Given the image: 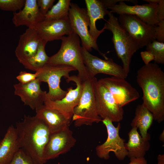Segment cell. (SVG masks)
Listing matches in <instances>:
<instances>
[{
	"label": "cell",
	"mask_w": 164,
	"mask_h": 164,
	"mask_svg": "<svg viewBox=\"0 0 164 164\" xmlns=\"http://www.w3.org/2000/svg\"><path fill=\"white\" fill-rule=\"evenodd\" d=\"M136 81L143 93L142 104L152 114L154 120H164V73L157 64H145L138 70Z\"/></svg>",
	"instance_id": "obj_1"
},
{
	"label": "cell",
	"mask_w": 164,
	"mask_h": 164,
	"mask_svg": "<svg viewBox=\"0 0 164 164\" xmlns=\"http://www.w3.org/2000/svg\"><path fill=\"white\" fill-rule=\"evenodd\" d=\"M15 128L19 149L35 164H44V150L50 135L46 123L36 115H25L22 121L16 123Z\"/></svg>",
	"instance_id": "obj_2"
},
{
	"label": "cell",
	"mask_w": 164,
	"mask_h": 164,
	"mask_svg": "<svg viewBox=\"0 0 164 164\" xmlns=\"http://www.w3.org/2000/svg\"><path fill=\"white\" fill-rule=\"evenodd\" d=\"M59 51L49 57L46 64L71 66L78 72V77L83 82L90 78L83 60L79 37L73 32L63 36Z\"/></svg>",
	"instance_id": "obj_3"
},
{
	"label": "cell",
	"mask_w": 164,
	"mask_h": 164,
	"mask_svg": "<svg viewBox=\"0 0 164 164\" xmlns=\"http://www.w3.org/2000/svg\"><path fill=\"white\" fill-rule=\"evenodd\" d=\"M108 15V19L104 26L106 29L112 32V40L115 50L122 63L123 69L128 74L132 56L139 48L121 26L118 18L110 11Z\"/></svg>",
	"instance_id": "obj_4"
},
{
	"label": "cell",
	"mask_w": 164,
	"mask_h": 164,
	"mask_svg": "<svg viewBox=\"0 0 164 164\" xmlns=\"http://www.w3.org/2000/svg\"><path fill=\"white\" fill-rule=\"evenodd\" d=\"M95 77L83 82V90L77 105L73 111L72 119L75 126L91 125L98 123L102 119L97 114L94 92Z\"/></svg>",
	"instance_id": "obj_5"
},
{
	"label": "cell",
	"mask_w": 164,
	"mask_h": 164,
	"mask_svg": "<svg viewBox=\"0 0 164 164\" xmlns=\"http://www.w3.org/2000/svg\"><path fill=\"white\" fill-rule=\"evenodd\" d=\"M76 69L71 66L62 65L46 64L36 73L37 78L41 82L46 83L49 87V91L46 95L50 100L54 101L62 99L66 95L67 91L60 87L61 78L66 79L70 77V73Z\"/></svg>",
	"instance_id": "obj_6"
},
{
	"label": "cell",
	"mask_w": 164,
	"mask_h": 164,
	"mask_svg": "<svg viewBox=\"0 0 164 164\" xmlns=\"http://www.w3.org/2000/svg\"><path fill=\"white\" fill-rule=\"evenodd\" d=\"M118 20L121 26L139 49L156 40L155 26L148 24L137 16L132 15H119Z\"/></svg>",
	"instance_id": "obj_7"
},
{
	"label": "cell",
	"mask_w": 164,
	"mask_h": 164,
	"mask_svg": "<svg viewBox=\"0 0 164 164\" xmlns=\"http://www.w3.org/2000/svg\"><path fill=\"white\" fill-rule=\"evenodd\" d=\"M68 16L73 32L80 38L82 47L90 52L94 49L104 59L109 58L99 49L97 42L90 35L88 27L89 19L86 9L80 7L77 4L71 3Z\"/></svg>",
	"instance_id": "obj_8"
},
{
	"label": "cell",
	"mask_w": 164,
	"mask_h": 164,
	"mask_svg": "<svg viewBox=\"0 0 164 164\" xmlns=\"http://www.w3.org/2000/svg\"><path fill=\"white\" fill-rule=\"evenodd\" d=\"M94 92L97 112L102 120L119 122L123 118L124 111L116 101L108 90L96 78Z\"/></svg>",
	"instance_id": "obj_9"
},
{
	"label": "cell",
	"mask_w": 164,
	"mask_h": 164,
	"mask_svg": "<svg viewBox=\"0 0 164 164\" xmlns=\"http://www.w3.org/2000/svg\"><path fill=\"white\" fill-rule=\"evenodd\" d=\"M68 83L74 82L76 85L75 88L70 87L67 89L65 96L60 100L53 101L49 99L45 93L44 104L46 108L57 110L63 115L67 118L71 120L73 115L75 107L80 101L83 90V82L78 76L73 75L66 79Z\"/></svg>",
	"instance_id": "obj_10"
},
{
	"label": "cell",
	"mask_w": 164,
	"mask_h": 164,
	"mask_svg": "<svg viewBox=\"0 0 164 164\" xmlns=\"http://www.w3.org/2000/svg\"><path fill=\"white\" fill-rule=\"evenodd\" d=\"M101 121L106 128L108 137L103 143L96 147L97 155L100 158L108 160L110 158V153L113 152L118 160H123L127 156V151L125 146V140L119 135L120 123H118L116 127L108 119H102Z\"/></svg>",
	"instance_id": "obj_11"
},
{
	"label": "cell",
	"mask_w": 164,
	"mask_h": 164,
	"mask_svg": "<svg viewBox=\"0 0 164 164\" xmlns=\"http://www.w3.org/2000/svg\"><path fill=\"white\" fill-rule=\"evenodd\" d=\"M81 52L84 63L90 78L95 77L98 73L126 79L128 74L122 67L115 63L112 59H102L91 54L81 46Z\"/></svg>",
	"instance_id": "obj_12"
},
{
	"label": "cell",
	"mask_w": 164,
	"mask_h": 164,
	"mask_svg": "<svg viewBox=\"0 0 164 164\" xmlns=\"http://www.w3.org/2000/svg\"><path fill=\"white\" fill-rule=\"evenodd\" d=\"M136 3L137 1L124 0L110 7V12L119 15L127 14L135 15L143 22L149 25L156 26L159 22L158 17V4L152 3L142 5H130L124 1Z\"/></svg>",
	"instance_id": "obj_13"
},
{
	"label": "cell",
	"mask_w": 164,
	"mask_h": 164,
	"mask_svg": "<svg viewBox=\"0 0 164 164\" xmlns=\"http://www.w3.org/2000/svg\"><path fill=\"white\" fill-rule=\"evenodd\" d=\"M98 80L108 90L121 107L123 108L139 97L137 90L125 79L112 76Z\"/></svg>",
	"instance_id": "obj_14"
},
{
	"label": "cell",
	"mask_w": 164,
	"mask_h": 164,
	"mask_svg": "<svg viewBox=\"0 0 164 164\" xmlns=\"http://www.w3.org/2000/svg\"><path fill=\"white\" fill-rule=\"evenodd\" d=\"M42 40L46 42L61 39L73 32L68 16L59 19H44L35 28Z\"/></svg>",
	"instance_id": "obj_15"
},
{
	"label": "cell",
	"mask_w": 164,
	"mask_h": 164,
	"mask_svg": "<svg viewBox=\"0 0 164 164\" xmlns=\"http://www.w3.org/2000/svg\"><path fill=\"white\" fill-rule=\"evenodd\" d=\"M76 142L73 132L69 128L50 134L44 150V160L46 162L68 152L74 146Z\"/></svg>",
	"instance_id": "obj_16"
},
{
	"label": "cell",
	"mask_w": 164,
	"mask_h": 164,
	"mask_svg": "<svg viewBox=\"0 0 164 164\" xmlns=\"http://www.w3.org/2000/svg\"><path fill=\"white\" fill-rule=\"evenodd\" d=\"M41 83L36 78L27 84H15L14 85V94L20 97L24 105L36 110L44 105V97L46 92L42 90Z\"/></svg>",
	"instance_id": "obj_17"
},
{
	"label": "cell",
	"mask_w": 164,
	"mask_h": 164,
	"mask_svg": "<svg viewBox=\"0 0 164 164\" xmlns=\"http://www.w3.org/2000/svg\"><path fill=\"white\" fill-rule=\"evenodd\" d=\"M45 19L40 12L37 0H26L23 8L18 12L13 13L12 21L16 27L26 26L28 28H35Z\"/></svg>",
	"instance_id": "obj_18"
},
{
	"label": "cell",
	"mask_w": 164,
	"mask_h": 164,
	"mask_svg": "<svg viewBox=\"0 0 164 164\" xmlns=\"http://www.w3.org/2000/svg\"><path fill=\"white\" fill-rule=\"evenodd\" d=\"M42 40L35 28H28L19 37L15 54L22 64L36 53Z\"/></svg>",
	"instance_id": "obj_19"
},
{
	"label": "cell",
	"mask_w": 164,
	"mask_h": 164,
	"mask_svg": "<svg viewBox=\"0 0 164 164\" xmlns=\"http://www.w3.org/2000/svg\"><path fill=\"white\" fill-rule=\"evenodd\" d=\"M36 111V116L46 123L50 134L69 128L71 120L57 110L47 108L44 104Z\"/></svg>",
	"instance_id": "obj_20"
},
{
	"label": "cell",
	"mask_w": 164,
	"mask_h": 164,
	"mask_svg": "<svg viewBox=\"0 0 164 164\" xmlns=\"http://www.w3.org/2000/svg\"><path fill=\"white\" fill-rule=\"evenodd\" d=\"M86 10L89 19V32L93 39L96 42L99 36L105 31L104 26L101 30H98L96 25L97 20L104 19L109 12L104 5L101 0H85Z\"/></svg>",
	"instance_id": "obj_21"
},
{
	"label": "cell",
	"mask_w": 164,
	"mask_h": 164,
	"mask_svg": "<svg viewBox=\"0 0 164 164\" xmlns=\"http://www.w3.org/2000/svg\"><path fill=\"white\" fill-rule=\"evenodd\" d=\"M128 142L125 143L127 156L130 159L144 157L150 149V134L143 138L138 133L137 128H132L128 133Z\"/></svg>",
	"instance_id": "obj_22"
},
{
	"label": "cell",
	"mask_w": 164,
	"mask_h": 164,
	"mask_svg": "<svg viewBox=\"0 0 164 164\" xmlns=\"http://www.w3.org/2000/svg\"><path fill=\"white\" fill-rule=\"evenodd\" d=\"M19 149L16 128L12 125L0 141V164H9Z\"/></svg>",
	"instance_id": "obj_23"
},
{
	"label": "cell",
	"mask_w": 164,
	"mask_h": 164,
	"mask_svg": "<svg viewBox=\"0 0 164 164\" xmlns=\"http://www.w3.org/2000/svg\"><path fill=\"white\" fill-rule=\"evenodd\" d=\"M152 113L142 104L137 106L135 116L131 123L132 128H138L141 135L143 138L149 134L148 130L152 125L154 120Z\"/></svg>",
	"instance_id": "obj_24"
},
{
	"label": "cell",
	"mask_w": 164,
	"mask_h": 164,
	"mask_svg": "<svg viewBox=\"0 0 164 164\" xmlns=\"http://www.w3.org/2000/svg\"><path fill=\"white\" fill-rule=\"evenodd\" d=\"M47 43L42 40L36 54L22 64L26 68L36 72L47 64L49 58L45 51Z\"/></svg>",
	"instance_id": "obj_25"
},
{
	"label": "cell",
	"mask_w": 164,
	"mask_h": 164,
	"mask_svg": "<svg viewBox=\"0 0 164 164\" xmlns=\"http://www.w3.org/2000/svg\"><path fill=\"white\" fill-rule=\"evenodd\" d=\"M70 0H59L45 15V19H59L68 16Z\"/></svg>",
	"instance_id": "obj_26"
},
{
	"label": "cell",
	"mask_w": 164,
	"mask_h": 164,
	"mask_svg": "<svg viewBox=\"0 0 164 164\" xmlns=\"http://www.w3.org/2000/svg\"><path fill=\"white\" fill-rule=\"evenodd\" d=\"M147 51L151 52L154 56V63L164 64V43L156 40L152 41L146 46Z\"/></svg>",
	"instance_id": "obj_27"
},
{
	"label": "cell",
	"mask_w": 164,
	"mask_h": 164,
	"mask_svg": "<svg viewBox=\"0 0 164 164\" xmlns=\"http://www.w3.org/2000/svg\"><path fill=\"white\" fill-rule=\"evenodd\" d=\"M26 0H0V9L15 12L23 7Z\"/></svg>",
	"instance_id": "obj_28"
},
{
	"label": "cell",
	"mask_w": 164,
	"mask_h": 164,
	"mask_svg": "<svg viewBox=\"0 0 164 164\" xmlns=\"http://www.w3.org/2000/svg\"><path fill=\"white\" fill-rule=\"evenodd\" d=\"M9 164H35L29 156L19 149L14 155Z\"/></svg>",
	"instance_id": "obj_29"
},
{
	"label": "cell",
	"mask_w": 164,
	"mask_h": 164,
	"mask_svg": "<svg viewBox=\"0 0 164 164\" xmlns=\"http://www.w3.org/2000/svg\"><path fill=\"white\" fill-rule=\"evenodd\" d=\"M37 74L27 72L26 71H21L16 77V79L19 83L22 84L28 83L37 78Z\"/></svg>",
	"instance_id": "obj_30"
},
{
	"label": "cell",
	"mask_w": 164,
	"mask_h": 164,
	"mask_svg": "<svg viewBox=\"0 0 164 164\" xmlns=\"http://www.w3.org/2000/svg\"><path fill=\"white\" fill-rule=\"evenodd\" d=\"M55 0H37V4L41 13L44 16L53 5Z\"/></svg>",
	"instance_id": "obj_31"
},
{
	"label": "cell",
	"mask_w": 164,
	"mask_h": 164,
	"mask_svg": "<svg viewBox=\"0 0 164 164\" xmlns=\"http://www.w3.org/2000/svg\"><path fill=\"white\" fill-rule=\"evenodd\" d=\"M155 28L156 40L159 42L164 43V20L159 21Z\"/></svg>",
	"instance_id": "obj_32"
},
{
	"label": "cell",
	"mask_w": 164,
	"mask_h": 164,
	"mask_svg": "<svg viewBox=\"0 0 164 164\" xmlns=\"http://www.w3.org/2000/svg\"><path fill=\"white\" fill-rule=\"evenodd\" d=\"M142 58L145 64H147L154 59V56L151 52L147 50L140 53Z\"/></svg>",
	"instance_id": "obj_33"
},
{
	"label": "cell",
	"mask_w": 164,
	"mask_h": 164,
	"mask_svg": "<svg viewBox=\"0 0 164 164\" xmlns=\"http://www.w3.org/2000/svg\"><path fill=\"white\" fill-rule=\"evenodd\" d=\"M158 12V17L159 21L164 20V0H159Z\"/></svg>",
	"instance_id": "obj_34"
},
{
	"label": "cell",
	"mask_w": 164,
	"mask_h": 164,
	"mask_svg": "<svg viewBox=\"0 0 164 164\" xmlns=\"http://www.w3.org/2000/svg\"><path fill=\"white\" fill-rule=\"evenodd\" d=\"M124 0H101L104 6L107 9L113 6L118 2L123 1Z\"/></svg>",
	"instance_id": "obj_35"
},
{
	"label": "cell",
	"mask_w": 164,
	"mask_h": 164,
	"mask_svg": "<svg viewBox=\"0 0 164 164\" xmlns=\"http://www.w3.org/2000/svg\"><path fill=\"white\" fill-rule=\"evenodd\" d=\"M130 162L128 164H147L144 157L130 159Z\"/></svg>",
	"instance_id": "obj_36"
},
{
	"label": "cell",
	"mask_w": 164,
	"mask_h": 164,
	"mask_svg": "<svg viewBox=\"0 0 164 164\" xmlns=\"http://www.w3.org/2000/svg\"><path fill=\"white\" fill-rule=\"evenodd\" d=\"M158 164H164V154L159 155L157 157Z\"/></svg>",
	"instance_id": "obj_37"
},
{
	"label": "cell",
	"mask_w": 164,
	"mask_h": 164,
	"mask_svg": "<svg viewBox=\"0 0 164 164\" xmlns=\"http://www.w3.org/2000/svg\"><path fill=\"white\" fill-rule=\"evenodd\" d=\"M159 139L160 141L164 142V130L160 134L159 137Z\"/></svg>",
	"instance_id": "obj_38"
}]
</instances>
